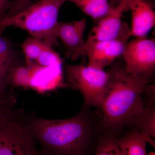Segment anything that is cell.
Instances as JSON below:
<instances>
[{
  "label": "cell",
  "instance_id": "cell-1",
  "mask_svg": "<svg viewBox=\"0 0 155 155\" xmlns=\"http://www.w3.org/2000/svg\"><path fill=\"white\" fill-rule=\"evenodd\" d=\"M27 132L40 146V155H91L104 130L101 118L84 107L69 119H48L20 109Z\"/></svg>",
  "mask_w": 155,
  "mask_h": 155
},
{
  "label": "cell",
  "instance_id": "cell-2",
  "mask_svg": "<svg viewBox=\"0 0 155 155\" xmlns=\"http://www.w3.org/2000/svg\"><path fill=\"white\" fill-rule=\"evenodd\" d=\"M108 72L107 85L97 114L105 131L122 134L144 107L143 92L147 84L127 73L124 63L114 61Z\"/></svg>",
  "mask_w": 155,
  "mask_h": 155
},
{
  "label": "cell",
  "instance_id": "cell-3",
  "mask_svg": "<svg viewBox=\"0 0 155 155\" xmlns=\"http://www.w3.org/2000/svg\"><path fill=\"white\" fill-rule=\"evenodd\" d=\"M67 0H40L19 13L0 20V35L9 26L26 31L50 47L58 44L56 30L58 14Z\"/></svg>",
  "mask_w": 155,
  "mask_h": 155
},
{
  "label": "cell",
  "instance_id": "cell-4",
  "mask_svg": "<svg viewBox=\"0 0 155 155\" xmlns=\"http://www.w3.org/2000/svg\"><path fill=\"white\" fill-rule=\"evenodd\" d=\"M63 70L66 86L80 92L83 97V106L98 110L107 85L108 72L81 64H65Z\"/></svg>",
  "mask_w": 155,
  "mask_h": 155
},
{
  "label": "cell",
  "instance_id": "cell-5",
  "mask_svg": "<svg viewBox=\"0 0 155 155\" xmlns=\"http://www.w3.org/2000/svg\"><path fill=\"white\" fill-rule=\"evenodd\" d=\"M125 71L147 84L153 82L155 41L147 36L135 38L125 44L122 54Z\"/></svg>",
  "mask_w": 155,
  "mask_h": 155
},
{
  "label": "cell",
  "instance_id": "cell-6",
  "mask_svg": "<svg viewBox=\"0 0 155 155\" xmlns=\"http://www.w3.org/2000/svg\"><path fill=\"white\" fill-rule=\"evenodd\" d=\"M0 155H40L36 143L22 124L20 109L0 121Z\"/></svg>",
  "mask_w": 155,
  "mask_h": 155
},
{
  "label": "cell",
  "instance_id": "cell-7",
  "mask_svg": "<svg viewBox=\"0 0 155 155\" xmlns=\"http://www.w3.org/2000/svg\"><path fill=\"white\" fill-rule=\"evenodd\" d=\"M128 0H121L109 14L97 21L87 40L91 41L118 40L127 42L131 36L130 28L122 20L123 13L128 11Z\"/></svg>",
  "mask_w": 155,
  "mask_h": 155
},
{
  "label": "cell",
  "instance_id": "cell-8",
  "mask_svg": "<svg viewBox=\"0 0 155 155\" xmlns=\"http://www.w3.org/2000/svg\"><path fill=\"white\" fill-rule=\"evenodd\" d=\"M86 27L85 18L69 22H58L56 35L63 45L67 58L76 60L85 56L86 42L84 35Z\"/></svg>",
  "mask_w": 155,
  "mask_h": 155
},
{
  "label": "cell",
  "instance_id": "cell-9",
  "mask_svg": "<svg viewBox=\"0 0 155 155\" xmlns=\"http://www.w3.org/2000/svg\"><path fill=\"white\" fill-rule=\"evenodd\" d=\"M85 56L87 66L103 69L122 56L126 43L118 40L85 41Z\"/></svg>",
  "mask_w": 155,
  "mask_h": 155
},
{
  "label": "cell",
  "instance_id": "cell-10",
  "mask_svg": "<svg viewBox=\"0 0 155 155\" xmlns=\"http://www.w3.org/2000/svg\"><path fill=\"white\" fill-rule=\"evenodd\" d=\"M32 73L29 88L39 93L66 86L63 64L42 67L36 64L31 65Z\"/></svg>",
  "mask_w": 155,
  "mask_h": 155
},
{
  "label": "cell",
  "instance_id": "cell-11",
  "mask_svg": "<svg viewBox=\"0 0 155 155\" xmlns=\"http://www.w3.org/2000/svg\"><path fill=\"white\" fill-rule=\"evenodd\" d=\"M127 4L131 14V36H147L155 25L153 5L147 0H128Z\"/></svg>",
  "mask_w": 155,
  "mask_h": 155
},
{
  "label": "cell",
  "instance_id": "cell-12",
  "mask_svg": "<svg viewBox=\"0 0 155 155\" xmlns=\"http://www.w3.org/2000/svg\"><path fill=\"white\" fill-rule=\"evenodd\" d=\"M19 53L8 39L0 35V93L5 94L11 90L7 83V77L11 69L22 64Z\"/></svg>",
  "mask_w": 155,
  "mask_h": 155
},
{
  "label": "cell",
  "instance_id": "cell-13",
  "mask_svg": "<svg viewBox=\"0 0 155 155\" xmlns=\"http://www.w3.org/2000/svg\"><path fill=\"white\" fill-rule=\"evenodd\" d=\"M118 143L122 155H147V143L155 148L152 137L133 127L120 136Z\"/></svg>",
  "mask_w": 155,
  "mask_h": 155
},
{
  "label": "cell",
  "instance_id": "cell-14",
  "mask_svg": "<svg viewBox=\"0 0 155 155\" xmlns=\"http://www.w3.org/2000/svg\"><path fill=\"white\" fill-rule=\"evenodd\" d=\"M128 125L155 138V103H144L142 110L134 117Z\"/></svg>",
  "mask_w": 155,
  "mask_h": 155
},
{
  "label": "cell",
  "instance_id": "cell-15",
  "mask_svg": "<svg viewBox=\"0 0 155 155\" xmlns=\"http://www.w3.org/2000/svg\"><path fill=\"white\" fill-rule=\"evenodd\" d=\"M84 13L97 21L109 14L113 8L108 0H67Z\"/></svg>",
  "mask_w": 155,
  "mask_h": 155
},
{
  "label": "cell",
  "instance_id": "cell-16",
  "mask_svg": "<svg viewBox=\"0 0 155 155\" xmlns=\"http://www.w3.org/2000/svg\"><path fill=\"white\" fill-rule=\"evenodd\" d=\"M121 135L104 131L98 141L94 155H122L118 143Z\"/></svg>",
  "mask_w": 155,
  "mask_h": 155
},
{
  "label": "cell",
  "instance_id": "cell-17",
  "mask_svg": "<svg viewBox=\"0 0 155 155\" xmlns=\"http://www.w3.org/2000/svg\"><path fill=\"white\" fill-rule=\"evenodd\" d=\"M32 73L31 66L20 64L13 68L7 77V83L10 87H29Z\"/></svg>",
  "mask_w": 155,
  "mask_h": 155
},
{
  "label": "cell",
  "instance_id": "cell-18",
  "mask_svg": "<svg viewBox=\"0 0 155 155\" xmlns=\"http://www.w3.org/2000/svg\"><path fill=\"white\" fill-rule=\"evenodd\" d=\"M48 46L40 41L31 36L21 45V48L25 57V65L30 66L35 64L38 56Z\"/></svg>",
  "mask_w": 155,
  "mask_h": 155
},
{
  "label": "cell",
  "instance_id": "cell-19",
  "mask_svg": "<svg viewBox=\"0 0 155 155\" xmlns=\"http://www.w3.org/2000/svg\"><path fill=\"white\" fill-rule=\"evenodd\" d=\"M35 64L42 67H50L63 64V62L60 55L53 49V48L47 47L38 56Z\"/></svg>",
  "mask_w": 155,
  "mask_h": 155
},
{
  "label": "cell",
  "instance_id": "cell-20",
  "mask_svg": "<svg viewBox=\"0 0 155 155\" xmlns=\"http://www.w3.org/2000/svg\"><path fill=\"white\" fill-rule=\"evenodd\" d=\"M16 100L12 91L5 94L0 93V121L15 110Z\"/></svg>",
  "mask_w": 155,
  "mask_h": 155
},
{
  "label": "cell",
  "instance_id": "cell-21",
  "mask_svg": "<svg viewBox=\"0 0 155 155\" xmlns=\"http://www.w3.org/2000/svg\"><path fill=\"white\" fill-rule=\"evenodd\" d=\"M32 4L31 0H13L8 3L6 17L12 16L27 8Z\"/></svg>",
  "mask_w": 155,
  "mask_h": 155
},
{
  "label": "cell",
  "instance_id": "cell-22",
  "mask_svg": "<svg viewBox=\"0 0 155 155\" xmlns=\"http://www.w3.org/2000/svg\"><path fill=\"white\" fill-rule=\"evenodd\" d=\"M9 0H0V20L7 16L8 5Z\"/></svg>",
  "mask_w": 155,
  "mask_h": 155
},
{
  "label": "cell",
  "instance_id": "cell-23",
  "mask_svg": "<svg viewBox=\"0 0 155 155\" xmlns=\"http://www.w3.org/2000/svg\"><path fill=\"white\" fill-rule=\"evenodd\" d=\"M121 0H111L110 4L112 8H115L119 4Z\"/></svg>",
  "mask_w": 155,
  "mask_h": 155
},
{
  "label": "cell",
  "instance_id": "cell-24",
  "mask_svg": "<svg viewBox=\"0 0 155 155\" xmlns=\"http://www.w3.org/2000/svg\"><path fill=\"white\" fill-rule=\"evenodd\" d=\"M147 155H155V151L150 152Z\"/></svg>",
  "mask_w": 155,
  "mask_h": 155
},
{
  "label": "cell",
  "instance_id": "cell-25",
  "mask_svg": "<svg viewBox=\"0 0 155 155\" xmlns=\"http://www.w3.org/2000/svg\"><path fill=\"white\" fill-rule=\"evenodd\" d=\"M147 1H148L149 2H150L153 5V4H152V2H153V0H147Z\"/></svg>",
  "mask_w": 155,
  "mask_h": 155
}]
</instances>
